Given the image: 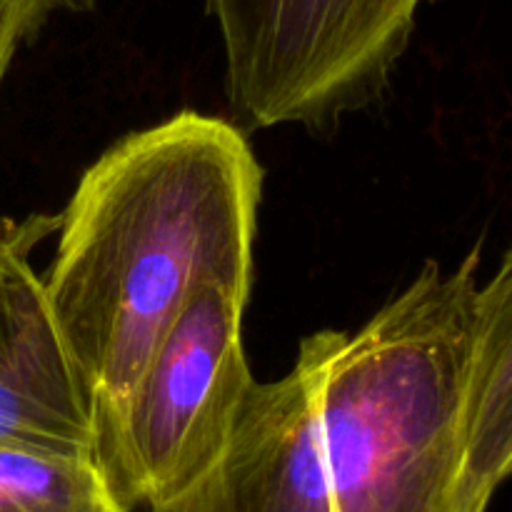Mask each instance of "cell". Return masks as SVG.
I'll return each mask as SVG.
<instances>
[{
	"label": "cell",
	"instance_id": "obj_5",
	"mask_svg": "<svg viewBox=\"0 0 512 512\" xmlns=\"http://www.w3.org/2000/svg\"><path fill=\"white\" fill-rule=\"evenodd\" d=\"M33 248L0 258V445L95 455V403L45 285Z\"/></svg>",
	"mask_w": 512,
	"mask_h": 512
},
{
	"label": "cell",
	"instance_id": "obj_7",
	"mask_svg": "<svg viewBox=\"0 0 512 512\" xmlns=\"http://www.w3.org/2000/svg\"><path fill=\"white\" fill-rule=\"evenodd\" d=\"M0 512H130L95 455L0 445Z\"/></svg>",
	"mask_w": 512,
	"mask_h": 512
},
{
	"label": "cell",
	"instance_id": "obj_4",
	"mask_svg": "<svg viewBox=\"0 0 512 512\" xmlns=\"http://www.w3.org/2000/svg\"><path fill=\"white\" fill-rule=\"evenodd\" d=\"M433 0H205L230 105L250 128L325 125L373 103Z\"/></svg>",
	"mask_w": 512,
	"mask_h": 512
},
{
	"label": "cell",
	"instance_id": "obj_9",
	"mask_svg": "<svg viewBox=\"0 0 512 512\" xmlns=\"http://www.w3.org/2000/svg\"><path fill=\"white\" fill-rule=\"evenodd\" d=\"M60 228V215H30L25 220L0 218V258L15 248H35Z\"/></svg>",
	"mask_w": 512,
	"mask_h": 512
},
{
	"label": "cell",
	"instance_id": "obj_1",
	"mask_svg": "<svg viewBox=\"0 0 512 512\" xmlns=\"http://www.w3.org/2000/svg\"><path fill=\"white\" fill-rule=\"evenodd\" d=\"M260 185L240 130L193 110L125 135L83 173L43 285L98 435L200 280L250 293Z\"/></svg>",
	"mask_w": 512,
	"mask_h": 512
},
{
	"label": "cell",
	"instance_id": "obj_8",
	"mask_svg": "<svg viewBox=\"0 0 512 512\" xmlns=\"http://www.w3.org/2000/svg\"><path fill=\"white\" fill-rule=\"evenodd\" d=\"M53 10V0H0V83L20 45L38 33Z\"/></svg>",
	"mask_w": 512,
	"mask_h": 512
},
{
	"label": "cell",
	"instance_id": "obj_3",
	"mask_svg": "<svg viewBox=\"0 0 512 512\" xmlns=\"http://www.w3.org/2000/svg\"><path fill=\"white\" fill-rule=\"evenodd\" d=\"M248 295L200 280L100 430L95 458L130 512L173 500L223 453L255 383L240 335Z\"/></svg>",
	"mask_w": 512,
	"mask_h": 512
},
{
	"label": "cell",
	"instance_id": "obj_2",
	"mask_svg": "<svg viewBox=\"0 0 512 512\" xmlns=\"http://www.w3.org/2000/svg\"><path fill=\"white\" fill-rule=\"evenodd\" d=\"M480 245L428 260L355 335L300 343L315 383L330 512H460Z\"/></svg>",
	"mask_w": 512,
	"mask_h": 512
},
{
	"label": "cell",
	"instance_id": "obj_6",
	"mask_svg": "<svg viewBox=\"0 0 512 512\" xmlns=\"http://www.w3.org/2000/svg\"><path fill=\"white\" fill-rule=\"evenodd\" d=\"M463 438L460 512H488L512 478V248L475 295Z\"/></svg>",
	"mask_w": 512,
	"mask_h": 512
}]
</instances>
